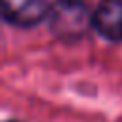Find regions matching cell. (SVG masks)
<instances>
[{
    "mask_svg": "<svg viewBox=\"0 0 122 122\" xmlns=\"http://www.w3.org/2000/svg\"><path fill=\"white\" fill-rule=\"evenodd\" d=\"M92 13L84 0H55L50 6L46 21L59 40L74 42L92 29Z\"/></svg>",
    "mask_w": 122,
    "mask_h": 122,
    "instance_id": "cell-1",
    "label": "cell"
},
{
    "mask_svg": "<svg viewBox=\"0 0 122 122\" xmlns=\"http://www.w3.org/2000/svg\"><path fill=\"white\" fill-rule=\"evenodd\" d=\"M0 2L4 21L21 29H29L42 23L50 11L48 0H0Z\"/></svg>",
    "mask_w": 122,
    "mask_h": 122,
    "instance_id": "cell-2",
    "label": "cell"
},
{
    "mask_svg": "<svg viewBox=\"0 0 122 122\" xmlns=\"http://www.w3.org/2000/svg\"><path fill=\"white\" fill-rule=\"evenodd\" d=\"M92 29L105 40H122V0H103L92 13Z\"/></svg>",
    "mask_w": 122,
    "mask_h": 122,
    "instance_id": "cell-3",
    "label": "cell"
},
{
    "mask_svg": "<svg viewBox=\"0 0 122 122\" xmlns=\"http://www.w3.org/2000/svg\"><path fill=\"white\" fill-rule=\"evenodd\" d=\"M8 122H17V120H8Z\"/></svg>",
    "mask_w": 122,
    "mask_h": 122,
    "instance_id": "cell-4",
    "label": "cell"
}]
</instances>
